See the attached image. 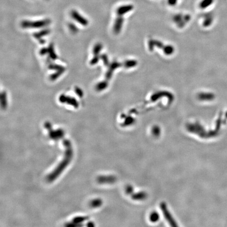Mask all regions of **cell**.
I'll use <instances>...</instances> for the list:
<instances>
[{"label":"cell","mask_w":227,"mask_h":227,"mask_svg":"<svg viewBox=\"0 0 227 227\" xmlns=\"http://www.w3.org/2000/svg\"><path fill=\"white\" fill-rule=\"evenodd\" d=\"M66 145H67V149L66 150V154L65 155L64 159V160L62 161L59 166L56 168L55 170H54V172H53L51 175H50L48 177V180L52 181L54 179H55L57 178V176L59 175V174L61 173V172L66 167L68 164L70 163L71 159L72 156V150L71 151V147L68 146L70 145V143H68V141H66L65 142Z\"/></svg>","instance_id":"cell-1"},{"label":"cell","mask_w":227,"mask_h":227,"mask_svg":"<svg viewBox=\"0 0 227 227\" xmlns=\"http://www.w3.org/2000/svg\"><path fill=\"white\" fill-rule=\"evenodd\" d=\"M51 22V20L48 18L34 22L23 21L22 22L21 26L23 28H41L47 26Z\"/></svg>","instance_id":"cell-2"},{"label":"cell","mask_w":227,"mask_h":227,"mask_svg":"<svg viewBox=\"0 0 227 227\" xmlns=\"http://www.w3.org/2000/svg\"><path fill=\"white\" fill-rule=\"evenodd\" d=\"M71 14L74 20H75L76 21L83 26H86L88 24L87 20L82 16L77 11L73 10L71 12Z\"/></svg>","instance_id":"cell-3"},{"label":"cell","mask_w":227,"mask_h":227,"mask_svg":"<svg viewBox=\"0 0 227 227\" xmlns=\"http://www.w3.org/2000/svg\"><path fill=\"white\" fill-rule=\"evenodd\" d=\"M132 9L133 6L132 5L121 6L117 10V13L120 15H122L132 10Z\"/></svg>","instance_id":"cell-4"},{"label":"cell","mask_w":227,"mask_h":227,"mask_svg":"<svg viewBox=\"0 0 227 227\" xmlns=\"http://www.w3.org/2000/svg\"><path fill=\"white\" fill-rule=\"evenodd\" d=\"M213 0H202L200 3V8L202 9H205L207 7H209V6H211L213 3Z\"/></svg>","instance_id":"cell-5"},{"label":"cell","mask_w":227,"mask_h":227,"mask_svg":"<svg viewBox=\"0 0 227 227\" xmlns=\"http://www.w3.org/2000/svg\"><path fill=\"white\" fill-rule=\"evenodd\" d=\"M1 106L2 108L5 109L7 106V99H6V94L5 91H3L1 95Z\"/></svg>","instance_id":"cell-6"},{"label":"cell","mask_w":227,"mask_h":227,"mask_svg":"<svg viewBox=\"0 0 227 227\" xmlns=\"http://www.w3.org/2000/svg\"><path fill=\"white\" fill-rule=\"evenodd\" d=\"M67 103H68L70 105L74 106V107L77 108L79 107V103L77 102L76 99H75L74 98L70 97L67 96V99H66V102Z\"/></svg>","instance_id":"cell-7"},{"label":"cell","mask_w":227,"mask_h":227,"mask_svg":"<svg viewBox=\"0 0 227 227\" xmlns=\"http://www.w3.org/2000/svg\"><path fill=\"white\" fill-rule=\"evenodd\" d=\"M50 32V30H48V29H47V30H41L39 32L35 33L34 34V36L36 39H39V38H41L42 36L47 35V34H48Z\"/></svg>","instance_id":"cell-8"},{"label":"cell","mask_w":227,"mask_h":227,"mask_svg":"<svg viewBox=\"0 0 227 227\" xmlns=\"http://www.w3.org/2000/svg\"><path fill=\"white\" fill-rule=\"evenodd\" d=\"M48 53L50 54L51 58L53 60H55L57 59V55H56L55 53L54 52V48L52 44H51L48 48Z\"/></svg>","instance_id":"cell-9"},{"label":"cell","mask_w":227,"mask_h":227,"mask_svg":"<svg viewBox=\"0 0 227 227\" xmlns=\"http://www.w3.org/2000/svg\"><path fill=\"white\" fill-rule=\"evenodd\" d=\"M123 21V19L122 18V17H118V18H117V20H116V22H115V30L116 31H118V30H120V28L121 27V25H122V23Z\"/></svg>","instance_id":"cell-10"},{"label":"cell","mask_w":227,"mask_h":227,"mask_svg":"<svg viewBox=\"0 0 227 227\" xmlns=\"http://www.w3.org/2000/svg\"><path fill=\"white\" fill-rule=\"evenodd\" d=\"M107 86V83L106 82H102L99 83V84L97 85L96 86V89L98 91H101L104 90Z\"/></svg>","instance_id":"cell-11"},{"label":"cell","mask_w":227,"mask_h":227,"mask_svg":"<svg viewBox=\"0 0 227 227\" xmlns=\"http://www.w3.org/2000/svg\"><path fill=\"white\" fill-rule=\"evenodd\" d=\"M64 71V70H62L58 71L56 73L53 74H52V75L51 76V79L52 81H54L55 79H57L58 77H59V76H60L62 74H63Z\"/></svg>","instance_id":"cell-12"},{"label":"cell","mask_w":227,"mask_h":227,"mask_svg":"<svg viewBox=\"0 0 227 227\" xmlns=\"http://www.w3.org/2000/svg\"><path fill=\"white\" fill-rule=\"evenodd\" d=\"M102 46L100 44H97L95 45L94 49H93V53L95 55H97L99 54V53L100 52V50H102Z\"/></svg>","instance_id":"cell-13"},{"label":"cell","mask_w":227,"mask_h":227,"mask_svg":"<svg viewBox=\"0 0 227 227\" xmlns=\"http://www.w3.org/2000/svg\"><path fill=\"white\" fill-rule=\"evenodd\" d=\"M49 68L52 69V70H58V71H59V70H64V68L63 67V66H60V65H59L56 64L50 65L49 66Z\"/></svg>","instance_id":"cell-14"},{"label":"cell","mask_w":227,"mask_h":227,"mask_svg":"<svg viewBox=\"0 0 227 227\" xmlns=\"http://www.w3.org/2000/svg\"><path fill=\"white\" fill-rule=\"evenodd\" d=\"M75 92H76V94H77L79 97H82L83 96V91H82L81 88H79V87H75Z\"/></svg>","instance_id":"cell-15"},{"label":"cell","mask_w":227,"mask_h":227,"mask_svg":"<svg viewBox=\"0 0 227 227\" xmlns=\"http://www.w3.org/2000/svg\"><path fill=\"white\" fill-rule=\"evenodd\" d=\"M69 28H70V30H72V32L74 33L76 32L77 30H78L77 27L74 24L72 23H70L69 24Z\"/></svg>","instance_id":"cell-16"},{"label":"cell","mask_w":227,"mask_h":227,"mask_svg":"<svg viewBox=\"0 0 227 227\" xmlns=\"http://www.w3.org/2000/svg\"><path fill=\"white\" fill-rule=\"evenodd\" d=\"M213 17L211 16H207V18H206V20H205V23H206V25H210L211 24V23L213 22Z\"/></svg>","instance_id":"cell-17"},{"label":"cell","mask_w":227,"mask_h":227,"mask_svg":"<svg viewBox=\"0 0 227 227\" xmlns=\"http://www.w3.org/2000/svg\"><path fill=\"white\" fill-rule=\"evenodd\" d=\"M99 58L98 56H97V55H95V57L93 58V59H91V65H95L97 64V63L99 62Z\"/></svg>","instance_id":"cell-18"},{"label":"cell","mask_w":227,"mask_h":227,"mask_svg":"<svg viewBox=\"0 0 227 227\" xmlns=\"http://www.w3.org/2000/svg\"><path fill=\"white\" fill-rule=\"evenodd\" d=\"M66 99H67V96L63 94V95H61L59 97V100L61 103H64L66 102Z\"/></svg>","instance_id":"cell-19"},{"label":"cell","mask_w":227,"mask_h":227,"mask_svg":"<svg viewBox=\"0 0 227 227\" xmlns=\"http://www.w3.org/2000/svg\"><path fill=\"white\" fill-rule=\"evenodd\" d=\"M47 53H48V49L45 48H42L40 51V54H41L42 55H44Z\"/></svg>","instance_id":"cell-20"},{"label":"cell","mask_w":227,"mask_h":227,"mask_svg":"<svg viewBox=\"0 0 227 227\" xmlns=\"http://www.w3.org/2000/svg\"><path fill=\"white\" fill-rule=\"evenodd\" d=\"M178 0H168V3L172 6H175L177 3Z\"/></svg>","instance_id":"cell-21"},{"label":"cell","mask_w":227,"mask_h":227,"mask_svg":"<svg viewBox=\"0 0 227 227\" xmlns=\"http://www.w3.org/2000/svg\"><path fill=\"white\" fill-rule=\"evenodd\" d=\"M102 57L103 59V61H104V63H105V64L106 65H107V59L106 58V55H102Z\"/></svg>","instance_id":"cell-22"}]
</instances>
